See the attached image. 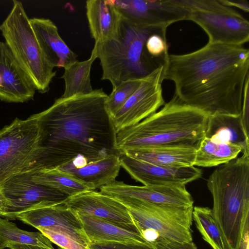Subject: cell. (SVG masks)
<instances>
[{
    "label": "cell",
    "instance_id": "obj_1",
    "mask_svg": "<svg viewBox=\"0 0 249 249\" xmlns=\"http://www.w3.org/2000/svg\"><path fill=\"white\" fill-rule=\"evenodd\" d=\"M107 96L100 89L88 94L61 97L33 115L40 131L35 172L56 168L78 158L90 162L119 155L117 133L105 108Z\"/></svg>",
    "mask_w": 249,
    "mask_h": 249
},
{
    "label": "cell",
    "instance_id": "obj_2",
    "mask_svg": "<svg viewBox=\"0 0 249 249\" xmlns=\"http://www.w3.org/2000/svg\"><path fill=\"white\" fill-rule=\"evenodd\" d=\"M249 70V49L208 42L190 53L169 54L163 77L173 82L174 95L182 103L209 116L238 115Z\"/></svg>",
    "mask_w": 249,
    "mask_h": 249
},
{
    "label": "cell",
    "instance_id": "obj_3",
    "mask_svg": "<svg viewBox=\"0 0 249 249\" xmlns=\"http://www.w3.org/2000/svg\"><path fill=\"white\" fill-rule=\"evenodd\" d=\"M209 115L180 102L175 95L158 112L116 134L119 152L157 146L197 149L205 138Z\"/></svg>",
    "mask_w": 249,
    "mask_h": 249
},
{
    "label": "cell",
    "instance_id": "obj_4",
    "mask_svg": "<svg viewBox=\"0 0 249 249\" xmlns=\"http://www.w3.org/2000/svg\"><path fill=\"white\" fill-rule=\"evenodd\" d=\"M216 225L231 249H248L249 155L216 168L207 180Z\"/></svg>",
    "mask_w": 249,
    "mask_h": 249
},
{
    "label": "cell",
    "instance_id": "obj_5",
    "mask_svg": "<svg viewBox=\"0 0 249 249\" xmlns=\"http://www.w3.org/2000/svg\"><path fill=\"white\" fill-rule=\"evenodd\" d=\"M162 28L142 27L122 18L118 36L97 44L102 80L114 89L122 82L142 79L165 64L152 56L146 47L149 36Z\"/></svg>",
    "mask_w": 249,
    "mask_h": 249
},
{
    "label": "cell",
    "instance_id": "obj_6",
    "mask_svg": "<svg viewBox=\"0 0 249 249\" xmlns=\"http://www.w3.org/2000/svg\"><path fill=\"white\" fill-rule=\"evenodd\" d=\"M12 3L9 13L0 25V31L36 90L45 93L49 90L56 71L42 49L23 4L17 0H13Z\"/></svg>",
    "mask_w": 249,
    "mask_h": 249
},
{
    "label": "cell",
    "instance_id": "obj_7",
    "mask_svg": "<svg viewBox=\"0 0 249 249\" xmlns=\"http://www.w3.org/2000/svg\"><path fill=\"white\" fill-rule=\"evenodd\" d=\"M40 131L33 115L16 118L0 129V185L7 179L35 171L40 150Z\"/></svg>",
    "mask_w": 249,
    "mask_h": 249
},
{
    "label": "cell",
    "instance_id": "obj_8",
    "mask_svg": "<svg viewBox=\"0 0 249 249\" xmlns=\"http://www.w3.org/2000/svg\"><path fill=\"white\" fill-rule=\"evenodd\" d=\"M115 198L127 208L141 232L150 230L159 237L179 242L193 241V206L155 204L128 197Z\"/></svg>",
    "mask_w": 249,
    "mask_h": 249
},
{
    "label": "cell",
    "instance_id": "obj_9",
    "mask_svg": "<svg viewBox=\"0 0 249 249\" xmlns=\"http://www.w3.org/2000/svg\"><path fill=\"white\" fill-rule=\"evenodd\" d=\"M189 20L207 34L208 43L242 46L249 40V22L236 11L218 0H184Z\"/></svg>",
    "mask_w": 249,
    "mask_h": 249
},
{
    "label": "cell",
    "instance_id": "obj_10",
    "mask_svg": "<svg viewBox=\"0 0 249 249\" xmlns=\"http://www.w3.org/2000/svg\"><path fill=\"white\" fill-rule=\"evenodd\" d=\"M163 66L143 78L136 91L110 116L116 133L140 123L164 105L161 88Z\"/></svg>",
    "mask_w": 249,
    "mask_h": 249
},
{
    "label": "cell",
    "instance_id": "obj_11",
    "mask_svg": "<svg viewBox=\"0 0 249 249\" xmlns=\"http://www.w3.org/2000/svg\"><path fill=\"white\" fill-rule=\"evenodd\" d=\"M122 18L142 27L168 28L174 22L189 20L184 0H115Z\"/></svg>",
    "mask_w": 249,
    "mask_h": 249
},
{
    "label": "cell",
    "instance_id": "obj_12",
    "mask_svg": "<svg viewBox=\"0 0 249 249\" xmlns=\"http://www.w3.org/2000/svg\"><path fill=\"white\" fill-rule=\"evenodd\" d=\"M16 219L36 229L51 228L60 231L87 247L89 244L77 214L64 201L41 202L17 213Z\"/></svg>",
    "mask_w": 249,
    "mask_h": 249
},
{
    "label": "cell",
    "instance_id": "obj_13",
    "mask_svg": "<svg viewBox=\"0 0 249 249\" xmlns=\"http://www.w3.org/2000/svg\"><path fill=\"white\" fill-rule=\"evenodd\" d=\"M64 203L77 213L107 221L142 234L127 208L115 198L101 192L90 190L82 192L69 196Z\"/></svg>",
    "mask_w": 249,
    "mask_h": 249
},
{
    "label": "cell",
    "instance_id": "obj_14",
    "mask_svg": "<svg viewBox=\"0 0 249 249\" xmlns=\"http://www.w3.org/2000/svg\"><path fill=\"white\" fill-rule=\"evenodd\" d=\"M31 171L11 178L0 185L8 206L3 217L15 220V215L42 201H64L69 196L56 190L37 183L32 179Z\"/></svg>",
    "mask_w": 249,
    "mask_h": 249
},
{
    "label": "cell",
    "instance_id": "obj_15",
    "mask_svg": "<svg viewBox=\"0 0 249 249\" xmlns=\"http://www.w3.org/2000/svg\"><path fill=\"white\" fill-rule=\"evenodd\" d=\"M122 167L132 178L144 185H185L200 178L201 170L194 166L170 168L151 164L119 152Z\"/></svg>",
    "mask_w": 249,
    "mask_h": 249
},
{
    "label": "cell",
    "instance_id": "obj_16",
    "mask_svg": "<svg viewBox=\"0 0 249 249\" xmlns=\"http://www.w3.org/2000/svg\"><path fill=\"white\" fill-rule=\"evenodd\" d=\"M114 198L128 197L145 202L183 207L193 206L194 200L185 185L135 186L114 180L100 189Z\"/></svg>",
    "mask_w": 249,
    "mask_h": 249
},
{
    "label": "cell",
    "instance_id": "obj_17",
    "mask_svg": "<svg viewBox=\"0 0 249 249\" xmlns=\"http://www.w3.org/2000/svg\"><path fill=\"white\" fill-rule=\"evenodd\" d=\"M0 100L24 103L34 99L36 88L4 41H0Z\"/></svg>",
    "mask_w": 249,
    "mask_h": 249
},
{
    "label": "cell",
    "instance_id": "obj_18",
    "mask_svg": "<svg viewBox=\"0 0 249 249\" xmlns=\"http://www.w3.org/2000/svg\"><path fill=\"white\" fill-rule=\"evenodd\" d=\"M121 167L119 155L113 154L90 162L78 158L56 168L94 190L115 180Z\"/></svg>",
    "mask_w": 249,
    "mask_h": 249
},
{
    "label": "cell",
    "instance_id": "obj_19",
    "mask_svg": "<svg viewBox=\"0 0 249 249\" xmlns=\"http://www.w3.org/2000/svg\"><path fill=\"white\" fill-rule=\"evenodd\" d=\"M30 22L42 49L54 68L65 69L77 60L76 54L62 39L51 20L33 18Z\"/></svg>",
    "mask_w": 249,
    "mask_h": 249
},
{
    "label": "cell",
    "instance_id": "obj_20",
    "mask_svg": "<svg viewBox=\"0 0 249 249\" xmlns=\"http://www.w3.org/2000/svg\"><path fill=\"white\" fill-rule=\"evenodd\" d=\"M86 8L90 33L95 42H102L118 36L122 16L115 0H88Z\"/></svg>",
    "mask_w": 249,
    "mask_h": 249
},
{
    "label": "cell",
    "instance_id": "obj_21",
    "mask_svg": "<svg viewBox=\"0 0 249 249\" xmlns=\"http://www.w3.org/2000/svg\"><path fill=\"white\" fill-rule=\"evenodd\" d=\"M205 137L214 142L237 145L243 154L249 155V135L244 128L241 114L209 115Z\"/></svg>",
    "mask_w": 249,
    "mask_h": 249
},
{
    "label": "cell",
    "instance_id": "obj_22",
    "mask_svg": "<svg viewBox=\"0 0 249 249\" xmlns=\"http://www.w3.org/2000/svg\"><path fill=\"white\" fill-rule=\"evenodd\" d=\"M197 148L187 146H157L123 152L136 159L170 168L194 166Z\"/></svg>",
    "mask_w": 249,
    "mask_h": 249
},
{
    "label": "cell",
    "instance_id": "obj_23",
    "mask_svg": "<svg viewBox=\"0 0 249 249\" xmlns=\"http://www.w3.org/2000/svg\"><path fill=\"white\" fill-rule=\"evenodd\" d=\"M76 214L82 224L89 244L104 242L149 243L138 232L92 216Z\"/></svg>",
    "mask_w": 249,
    "mask_h": 249
},
{
    "label": "cell",
    "instance_id": "obj_24",
    "mask_svg": "<svg viewBox=\"0 0 249 249\" xmlns=\"http://www.w3.org/2000/svg\"><path fill=\"white\" fill-rule=\"evenodd\" d=\"M97 58V44L95 42L88 59L83 61L77 60L64 69V72L61 77L65 81V90L62 97L88 94L93 91L90 72L92 64Z\"/></svg>",
    "mask_w": 249,
    "mask_h": 249
},
{
    "label": "cell",
    "instance_id": "obj_25",
    "mask_svg": "<svg viewBox=\"0 0 249 249\" xmlns=\"http://www.w3.org/2000/svg\"><path fill=\"white\" fill-rule=\"evenodd\" d=\"M242 149L239 146L211 141L204 138L197 148L194 165L211 167L223 164L235 159Z\"/></svg>",
    "mask_w": 249,
    "mask_h": 249
},
{
    "label": "cell",
    "instance_id": "obj_26",
    "mask_svg": "<svg viewBox=\"0 0 249 249\" xmlns=\"http://www.w3.org/2000/svg\"><path fill=\"white\" fill-rule=\"evenodd\" d=\"M35 182L56 190L68 196L92 190L88 185L57 168L31 172Z\"/></svg>",
    "mask_w": 249,
    "mask_h": 249
},
{
    "label": "cell",
    "instance_id": "obj_27",
    "mask_svg": "<svg viewBox=\"0 0 249 249\" xmlns=\"http://www.w3.org/2000/svg\"><path fill=\"white\" fill-rule=\"evenodd\" d=\"M192 218L203 239L213 249H231L216 225L211 209L195 206L193 208Z\"/></svg>",
    "mask_w": 249,
    "mask_h": 249
},
{
    "label": "cell",
    "instance_id": "obj_28",
    "mask_svg": "<svg viewBox=\"0 0 249 249\" xmlns=\"http://www.w3.org/2000/svg\"><path fill=\"white\" fill-rule=\"evenodd\" d=\"M0 241L5 248L8 244L16 243L54 249L52 242L39 231L35 232L21 230L15 223L0 217Z\"/></svg>",
    "mask_w": 249,
    "mask_h": 249
},
{
    "label": "cell",
    "instance_id": "obj_29",
    "mask_svg": "<svg viewBox=\"0 0 249 249\" xmlns=\"http://www.w3.org/2000/svg\"><path fill=\"white\" fill-rule=\"evenodd\" d=\"M142 79H130L122 82L107 95L105 108L110 116L119 110L139 87Z\"/></svg>",
    "mask_w": 249,
    "mask_h": 249
},
{
    "label": "cell",
    "instance_id": "obj_30",
    "mask_svg": "<svg viewBox=\"0 0 249 249\" xmlns=\"http://www.w3.org/2000/svg\"><path fill=\"white\" fill-rule=\"evenodd\" d=\"M40 232L51 242L64 249H89L88 247L79 242L69 234L51 228L38 227Z\"/></svg>",
    "mask_w": 249,
    "mask_h": 249
},
{
    "label": "cell",
    "instance_id": "obj_31",
    "mask_svg": "<svg viewBox=\"0 0 249 249\" xmlns=\"http://www.w3.org/2000/svg\"><path fill=\"white\" fill-rule=\"evenodd\" d=\"M89 249H155L152 243L139 242H104L91 243Z\"/></svg>",
    "mask_w": 249,
    "mask_h": 249
},
{
    "label": "cell",
    "instance_id": "obj_32",
    "mask_svg": "<svg viewBox=\"0 0 249 249\" xmlns=\"http://www.w3.org/2000/svg\"><path fill=\"white\" fill-rule=\"evenodd\" d=\"M152 244L155 249H197L193 241L179 242L159 237Z\"/></svg>",
    "mask_w": 249,
    "mask_h": 249
},
{
    "label": "cell",
    "instance_id": "obj_33",
    "mask_svg": "<svg viewBox=\"0 0 249 249\" xmlns=\"http://www.w3.org/2000/svg\"><path fill=\"white\" fill-rule=\"evenodd\" d=\"M241 117L245 130L249 135V76L247 78L244 89Z\"/></svg>",
    "mask_w": 249,
    "mask_h": 249
},
{
    "label": "cell",
    "instance_id": "obj_34",
    "mask_svg": "<svg viewBox=\"0 0 249 249\" xmlns=\"http://www.w3.org/2000/svg\"><path fill=\"white\" fill-rule=\"evenodd\" d=\"M224 5L229 7H236L246 12L249 11V3L247 0H218Z\"/></svg>",
    "mask_w": 249,
    "mask_h": 249
},
{
    "label": "cell",
    "instance_id": "obj_35",
    "mask_svg": "<svg viewBox=\"0 0 249 249\" xmlns=\"http://www.w3.org/2000/svg\"><path fill=\"white\" fill-rule=\"evenodd\" d=\"M8 206V200L0 188V216L3 217L5 215Z\"/></svg>",
    "mask_w": 249,
    "mask_h": 249
},
{
    "label": "cell",
    "instance_id": "obj_36",
    "mask_svg": "<svg viewBox=\"0 0 249 249\" xmlns=\"http://www.w3.org/2000/svg\"><path fill=\"white\" fill-rule=\"evenodd\" d=\"M7 248L10 249H50L37 246L16 243L8 244L7 245Z\"/></svg>",
    "mask_w": 249,
    "mask_h": 249
},
{
    "label": "cell",
    "instance_id": "obj_37",
    "mask_svg": "<svg viewBox=\"0 0 249 249\" xmlns=\"http://www.w3.org/2000/svg\"><path fill=\"white\" fill-rule=\"evenodd\" d=\"M5 247L3 244L0 241V249H3Z\"/></svg>",
    "mask_w": 249,
    "mask_h": 249
},
{
    "label": "cell",
    "instance_id": "obj_38",
    "mask_svg": "<svg viewBox=\"0 0 249 249\" xmlns=\"http://www.w3.org/2000/svg\"><path fill=\"white\" fill-rule=\"evenodd\" d=\"M60 249H62V248H60Z\"/></svg>",
    "mask_w": 249,
    "mask_h": 249
}]
</instances>
